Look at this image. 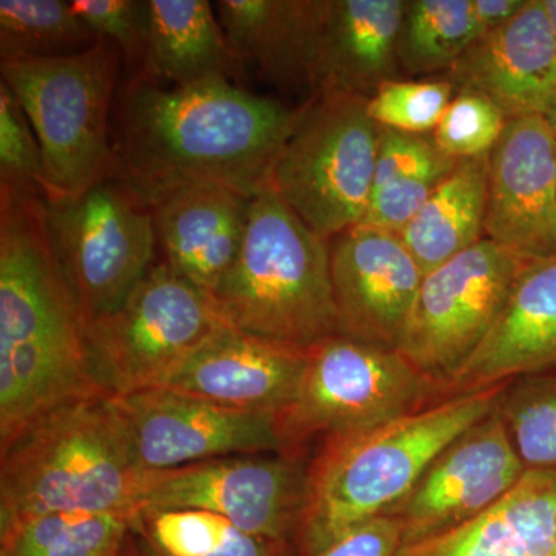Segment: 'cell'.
<instances>
[{
  "label": "cell",
  "mask_w": 556,
  "mask_h": 556,
  "mask_svg": "<svg viewBox=\"0 0 556 556\" xmlns=\"http://www.w3.org/2000/svg\"><path fill=\"white\" fill-rule=\"evenodd\" d=\"M0 73L38 138L47 201L118 178L112 115L124 60L112 42L70 56L0 60Z\"/></svg>",
  "instance_id": "6"
},
{
  "label": "cell",
  "mask_w": 556,
  "mask_h": 556,
  "mask_svg": "<svg viewBox=\"0 0 556 556\" xmlns=\"http://www.w3.org/2000/svg\"><path fill=\"white\" fill-rule=\"evenodd\" d=\"M546 119H547L548 126H551V129H552V131H554V135L556 138V101H555V104L552 105V109L548 110Z\"/></svg>",
  "instance_id": "41"
},
{
  "label": "cell",
  "mask_w": 556,
  "mask_h": 556,
  "mask_svg": "<svg viewBox=\"0 0 556 556\" xmlns=\"http://www.w3.org/2000/svg\"><path fill=\"white\" fill-rule=\"evenodd\" d=\"M456 163L457 160L450 159L438 150L431 159L424 161L419 166L391 179L386 186L372 192L367 214L361 225L401 233Z\"/></svg>",
  "instance_id": "33"
},
{
  "label": "cell",
  "mask_w": 556,
  "mask_h": 556,
  "mask_svg": "<svg viewBox=\"0 0 556 556\" xmlns=\"http://www.w3.org/2000/svg\"><path fill=\"white\" fill-rule=\"evenodd\" d=\"M148 50L139 73L164 86L232 80L243 65L207 0H149Z\"/></svg>",
  "instance_id": "24"
},
{
  "label": "cell",
  "mask_w": 556,
  "mask_h": 556,
  "mask_svg": "<svg viewBox=\"0 0 556 556\" xmlns=\"http://www.w3.org/2000/svg\"><path fill=\"white\" fill-rule=\"evenodd\" d=\"M134 511H49L0 526V556H119Z\"/></svg>",
  "instance_id": "26"
},
{
  "label": "cell",
  "mask_w": 556,
  "mask_h": 556,
  "mask_svg": "<svg viewBox=\"0 0 556 556\" xmlns=\"http://www.w3.org/2000/svg\"><path fill=\"white\" fill-rule=\"evenodd\" d=\"M300 116L232 80L164 86L124 76L112 115L121 181L150 206L190 186L217 185L255 195Z\"/></svg>",
  "instance_id": "1"
},
{
  "label": "cell",
  "mask_w": 556,
  "mask_h": 556,
  "mask_svg": "<svg viewBox=\"0 0 556 556\" xmlns=\"http://www.w3.org/2000/svg\"><path fill=\"white\" fill-rule=\"evenodd\" d=\"M73 10L98 39L112 42L124 60V76L137 75L148 50L149 0H73Z\"/></svg>",
  "instance_id": "34"
},
{
  "label": "cell",
  "mask_w": 556,
  "mask_h": 556,
  "mask_svg": "<svg viewBox=\"0 0 556 556\" xmlns=\"http://www.w3.org/2000/svg\"><path fill=\"white\" fill-rule=\"evenodd\" d=\"M477 39L471 0H407L399 33V67L408 76L448 73Z\"/></svg>",
  "instance_id": "28"
},
{
  "label": "cell",
  "mask_w": 556,
  "mask_h": 556,
  "mask_svg": "<svg viewBox=\"0 0 556 556\" xmlns=\"http://www.w3.org/2000/svg\"><path fill=\"white\" fill-rule=\"evenodd\" d=\"M504 383L321 442L308 464V496L292 543L294 556L316 554L369 519L393 514L430 464L493 412Z\"/></svg>",
  "instance_id": "3"
},
{
  "label": "cell",
  "mask_w": 556,
  "mask_h": 556,
  "mask_svg": "<svg viewBox=\"0 0 556 556\" xmlns=\"http://www.w3.org/2000/svg\"><path fill=\"white\" fill-rule=\"evenodd\" d=\"M496 412L526 473L556 475V369L508 380Z\"/></svg>",
  "instance_id": "30"
},
{
  "label": "cell",
  "mask_w": 556,
  "mask_h": 556,
  "mask_svg": "<svg viewBox=\"0 0 556 556\" xmlns=\"http://www.w3.org/2000/svg\"><path fill=\"white\" fill-rule=\"evenodd\" d=\"M207 295L223 324L257 338L309 350L340 334L329 241L269 185L251 201L239 257Z\"/></svg>",
  "instance_id": "5"
},
{
  "label": "cell",
  "mask_w": 556,
  "mask_h": 556,
  "mask_svg": "<svg viewBox=\"0 0 556 556\" xmlns=\"http://www.w3.org/2000/svg\"><path fill=\"white\" fill-rule=\"evenodd\" d=\"M214 7L241 65H254L265 83L314 93L327 0H218Z\"/></svg>",
  "instance_id": "21"
},
{
  "label": "cell",
  "mask_w": 556,
  "mask_h": 556,
  "mask_svg": "<svg viewBox=\"0 0 556 556\" xmlns=\"http://www.w3.org/2000/svg\"><path fill=\"white\" fill-rule=\"evenodd\" d=\"M526 470L495 408L464 431L427 468L393 511L404 546L466 525L514 489Z\"/></svg>",
  "instance_id": "14"
},
{
  "label": "cell",
  "mask_w": 556,
  "mask_h": 556,
  "mask_svg": "<svg viewBox=\"0 0 556 556\" xmlns=\"http://www.w3.org/2000/svg\"><path fill=\"white\" fill-rule=\"evenodd\" d=\"M405 7L407 0H327L314 93L369 98L388 80L401 79L397 46Z\"/></svg>",
  "instance_id": "22"
},
{
  "label": "cell",
  "mask_w": 556,
  "mask_h": 556,
  "mask_svg": "<svg viewBox=\"0 0 556 556\" xmlns=\"http://www.w3.org/2000/svg\"><path fill=\"white\" fill-rule=\"evenodd\" d=\"M306 357L303 348L223 325L163 387L219 407L278 417L298 393Z\"/></svg>",
  "instance_id": "17"
},
{
  "label": "cell",
  "mask_w": 556,
  "mask_h": 556,
  "mask_svg": "<svg viewBox=\"0 0 556 556\" xmlns=\"http://www.w3.org/2000/svg\"><path fill=\"white\" fill-rule=\"evenodd\" d=\"M252 199L217 185L161 197L152 204L160 262L211 294L239 257Z\"/></svg>",
  "instance_id": "20"
},
{
  "label": "cell",
  "mask_w": 556,
  "mask_h": 556,
  "mask_svg": "<svg viewBox=\"0 0 556 556\" xmlns=\"http://www.w3.org/2000/svg\"><path fill=\"white\" fill-rule=\"evenodd\" d=\"M507 121L495 102L484 94L471 89H456L431 138L450 159H477L492 152Z\"/></svg>",
  "instance_id": "32"
},
{
  "label": "cell",
  "mask_w": 556,
  "mask_h": 556,
  "mask_svg": "<svg viewBox=\"0 0 556 556\" xmlns=\"http://www.w3.org/2000/svg\"><path fill=\"white\" fill-rule=\"evenodd\" d=\"M402 547L401 521L390 514L369 519L316 554L305 556H397Z\"/></svg>",
  "instance_id": "36"
},
{
  "label": "cell",
  "mask_w": 556,
  "mask_h": 556,
  "mask_svg": "<svg viewBox=\"0 0 556 556\" xmlns=\"http://www.w3.org/2000/svg\"><path fill=\"white\" fill-rule=\"evenodd\" d=\"M98 40L64 0L0 2V60L70 56Z\"/></svg>",
  "instance_id": "29"
},
{
  "label": "cell",
  "mask_w": 556,
  "mask_h": 556,
  "mask_svg": "<svg viewBox=\"0 0 556 556\" xmlns=\"http://www.w3.org/2000/svg\"><path fill=\"white\" fill-rule=\"evenodd\" d=\"M142 471L240 455L283 453L277 417L219 407L172 388L112 396Z\"/></svg>",
  "instance_id": "13"
},
{
  "label": "cell",
  "mask_w": 556,
  "mask_h": 556,
  "mask_svg": "<svg viewBox=\"0 0 556 556\" xmlns=\"http://www.w3.org/2000/svg\"><path fill=\"white\" fill-rule=\"evenodd\" d=\"M0 178L33 182L42 189L43 166L30 121L5 83H0Z\"/></svg>",
  "instance_id": "35"
},
{
  "label": "cell",
  "mask_w": 556,
  "mask_h": 556,
  "mask_svg": "<svg viewBox=\"0 0 556 556\" xmlns=\"http://www.w3.org/2000/svg\"><path fill=\"white\" fill-rule=\"evenodd\" d=\"M431 135L401 134L380 129L372 192L438 152Z\"/></svg>",
  "instance_id": "37"
},
{
  "label": "cell",
  "mask_w": 556,
  "mask_h": 556,
  "mask_svg": "<svg viewBox=\"0 0 556 556\" xmlns=\"http://www.w3.org/2000/svg\"><path fill=\"white\" fill-rule=\"evenodd\" d=\"M397 556H556V475L526 473L484 514Z\"/></svg>",
  "instance_id": "23"
},
{
  "label": "cell",
  "mask_w": 556,
  "mask_h": 556,
  "mask_svg": "<svg viewBox=\"0 0 556 556\" xmlns=\"http://www.w3.org/2000/svg\"><path fill=\"white\" fill-rule=\"evenodd\" d=\"M444 401L441 387L391 348L338 334L311 346L298 393L277 417L283 453L362 433Z\"/></svg>",
  "instance_id": "8"
},
{
  "label": "cell",
  "mask_w": 556,
  "mask_h": 556,
  "mask_svg": "<svg viewBox=\"0 0 556 556\" xmlns=\"http://www.w3.org/2000/svg\"><path fill=\"white\" fill-rule=\"evenodd\" d=\"M489 155L459 160L399 236L424 276L485 239Z\"/></svg>",
  "instance_id": "25"
},
{
  "label": "cell",
  "mask_w": 556,
  "mask_h": 556,
  "mask_svg": "<svg viewBox=\"0 0 556 556\" xmlns=\"http://www.w3.org/2000/svg\"><path fill=\"white\" fill-rule=\"evenodd\" d=\"M455 93V84L447 76L388 80L368 98L367 112L379 129L431 135Z\"/></svg>",
  "instance_id": "31"
},
{
  "label": "cell",
  "mask_w": 556,
  "mask_h": 556,
  "mask_svg": "<svg viewBox=\"0 0 556 556\" xmlns=\"http://www.w3.org/2000/svg\"><path fill=\"white\" fill-rule=\"evenodd\" d=\"M144 471L110 394L65 402L0 447V526L49 511H134Z\"/></svg>",
  "instance_id": "4"
},
{
  "label": "cell",
  "mask_w": 556,
  "mask_h": 556,
  "mask_svg": "<svg viewBox=\"0 0 556 556\" xmlns=\"http://www.w3.org/2000/svg\"><path fill=\"white\" fill-rule=\"evenodd\" d=\"M556 369V255L527 262L481 346L445 383L444 397Z\"/></svg>",
  "instance_id": "19"
},
{
  "label": "cell",
  "mask_w": 556,
  "mask_h": 556,
  "mask_svg": "<svg viewBox=\"0 0 556 556\" xmlns=\"http://www.w3.org/2000/svg\"><path fill=\"white\" fill-rule=\"evenodd\" d=\"M526 263L482 239L424 276L397 351L442 396L495 327Z\"/></svg>",
  "instance_id": "11"
},
{
  "label": "cell",
  "mask_w": 556,
  "mask_h": 556,
  "mask_svg": "<svg viewBox=\"0 0 556 556\" xmlns=\"http://www.w3.org/2000/svg\"><path fill=\"white\" fill-rule=\"evenodd\" d=\"M223 325L206 292L159 260L118 311L84 325L94 380L110 396L163 387Z\"/></svg>",
  "instance_id": "9"
},
{
  "label": "cell",
  "mask_w": 556,
  "mask_h": 556,
  "mask_svg": "<svg viewBox=\"0 0 556 556\" xmlns=\"http://www.w3.org/2000/svg\"><path fill=\"white\" fill-rule=\"evenodd\" d=\"M340 334L397 350L424 273L402 237L357 225L329 240Z\"/></svg>",
  "instance_id": "16"
},
{
  "label": "cell",
  "mask_w": 556,
  "mask_h": 556,
  "mask_svg": "<svg viewBox=\"0 0 556 556\" xmlns=\"http://www.w3.org/2000/svg\"><path fill=\"white\" fill-rule=\"evenodd\" d=\"M485 239L527 262L556 255V138L546 116L508 119L490 152Z\"/></svg>",
  "instance_id": "15"
},
{
  "label": "cell",
  "mask_w": 556,
  "mask_h": 556,
  "mask_svg": "<svg viewBox=\"0 0 556 556\" xmlns=\"http://www.w3.org/2000/svg\"><path fill=\"white\" fill-rule=\"evenodd\" d=\"M100 393L46 193L0 178V447L50 409Z\"/></svg>",
  "instance_id": "2"
},
{
  "label": "cell",
  "mask_w": 556,
  "mask_h": 556,
  "mask_svg": "<svg viewBox=\"0 0 556 556\" xmlns=\"http://www.w3.org/2000/svg\"><path fill=\"white\" fill-rule=\"evenodd\" d=\"M305 456L262 453L144 471L138 510H203L292 548L308 496Z\"/></svg>",
  "instance_id": "12"
},
{
  "label": "cell",
  "mask_w": 556,
  "mask_h": 556,
  "mask_svg": "<svg viewBox=\"0 0 556 556\" xmlns=\"http://www.w3.org/2000/svg\"><path fill=\"white\" fill-rule=\"evenodd\" d=\"M119 556H149L146 554L144 548H142L141 543H139V540L137 535L131 536V540L129 541V544H127L126 548H124L123 554Z\"/></svg>",
  "instance_id": "39"
},
{
  "label": "cell",
  "mask_w": 556,
  "mask_h": 556,
  "mask_svg": "<svg viewBox=\"0 0 556 556\" xmlns=\"http://www.w3.org/2000/svg\"><path fill=\"white\" fill-rule=\"evenodd\" d=\"M134 530L149 556H294L287 544L249 535L203 510H138Z\"/></svg>",
  "instance_id": "27"
},
{
  "label": "cell",
  "mask_w": 556,
  "mask_h": 556,
  "mask_svg": "<svg viewBox=\"0 0 556 556\" xmlns=\"http://www.w3.org/2000/svg\"><path fill=\"white\" fill-rule=\"evenodd\" d=\"M471 3L479 39L507 24L525 7L526 0H471Z\"/></svg>",
  "instance_id": "38"
},
{
  "label": "cell",
  "mask_w": 556,
  "mask_h": 556,
  "mask_svg": "<svg viewBox=\"0 0 556 556\" xmlns=\"http://www.w3.org/2000/svg\"><path fill=\"white\" fill-rule=\"evenodd\" d=\"M367 102L345 91L311 94L270 169L274 192L328 241L361 225L371 200L380 129Z\"/></svg>",
  "instance_id": "7"
},
{
  "label": "cell",
  "mask_w": 556,
  "mask_h": 556,
  "mask_svg": "<svg viewBox=\"0 0 556 556\" xmlns=\"http://www.w3.org/2000/svg\"><path fill=\"white\" fill-rule=\"evenodd\" d=\"M544 7H546L548 20H551L552 28H554L556 39V0H544Z\"/></svg>",
  "instance_id": "40"
},
{
  "label": "cell",
  "mask_w": 556,
  "mask_h": 556,
  "mask_svg": "<svg viewBox=\"0 0 556 556\" xmlns=\"http://www.w3.org/2000/svg\"><path fill=\"white\" fill-rule=\"evenodd\" d=\"M447 78L484 94L507 119L546 116L556 101V39L544 0H526L507 24L475 40Z\"/></svg>",
  "instance_id": "18"
},
{
  "label": "cell",
  "mask_w": 556,
  "mask_h": 556,
  "mask_svg": "<svg viewBox=\"0 0 556 556\" xmlns=\"http://www.w3.org/2000/svg\"><path fill=\"white\" fill-rule=\"evenodd\" d=\"M47 226L84 325L118 311L156 262L152 206L119 178L47 201Z\"/></svg>",
  "instance_id": "10"
}]
</instances>
